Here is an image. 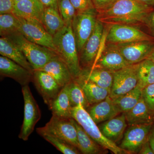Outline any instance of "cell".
<instances>
[{"label": "cell", "mask_w": 154, "mask_h": 154, "mask_svg": "<svg viewBox=\"0 0 154 154\" xmlns=\"http://www.w3.org/2000/svg\"><path fill=\"white\" fill-rule=\"evenodd\" d=\"M106 43H125L139 40H154V37L133 25L115 24L108 26Z\"/></svg>", "instance_id": "30bf717a"}, {"label": "cell", "mask_w": 154, "mask_h": 154, "mask_svg": "<svg viewBox=\"0 0 154 154\" xmlns=\"http://www.w3.org/2000/svg\"><path fill=\"white\" fill-rule=\"evenodd\" d=\"M57 1H58H58H59V0H57Z\"/></svg>", "instance_id": "f6af8a7d"}, {"label": "cell", "mask_w": 154, "mask_h": 154, "mask_svg": "<svg viewBox=\"0 0 154 154\" xmlns=\"http://www.w3.org/2000/svg\"><path fill=\"white\" fill-rule=\"evenodd\" d=\"M138 63L131 64L113 72V85L110 95L111 99L124 95L136 87L138 80Z\"/></svg>", "instance_id": "ba28073f"}, {"label": "cell", "mask_w": 154, "mask_h": 154, "mask_svg": "<svg viewBox=\"0 0 154 154\" xmlns=\"http://www.w3.org/2000/svg\"><path fill=\"white\" fill-rule=\"evenodd\" d=\"M18 18L20 21L19 32L29 41L56 52L53 36L45 29L41 22L35 20Z\"/></svg>", "instance_id": "9c48e42d"}, {"label": "cell", "mask_w": 154, "mask_h": 154, "mask_svg": "<svg viewBox=\"0 0 154 154\" xmlns=\"http://www.w3.org/2000/svg\"><path fill=\"white\" fill-rule=\"evenodd\" d=\"M39 135L45 140L51 143L62 153L64 154H78L80 153L79 150L76 147L70 143L68 142L53 135L46 133H41Z\"/></svg>", "instance_id": "1f68e13d"}, {"label": "cell", "mask_w": 154, "mask_h": 154, "mask_svg": "<svg viewBox=\"0 0 154 154\" xmlns=\"http://www.w3.org/2000/svg\"><path fill=\"white\" fill-rule=\"evenodd\" d=\"M71 117L101 146L110 150L115 154H123L128 152L116 145L115 143L110 140L102 134L99 127L96 125V122L82 105H79L72 107Z\"/></svg>", "instance_id": "277c9868"}, {"label": "cell", "mask_w": 154, "mask_h": 154, "mask_svg": "<svg viewBox=\"0 0 154 154\" xmlns=\"http://www.w3.org/2000/svg\"><path fill=\"white\" fill-rule=\"evenodd\" d=\"M68 91L72 107L82 105L86 108L90 105L83 89L75 79L69 83Z\"/></svg>", "instance_id": "4dcf8cb0"}, {"label": "cell", "mask_w": 154, "mask_h": 154, "mask_svg": "<svg viewBox=\"0 0 154 154\" xmlns=\"http://www.w3.org/2000/svg\"><path fill=\"white\" fill-rule=\"evenodd\" d=\"M76 12H82L95 8L92 0H70Z\"/></svg>", "instance_id": "e575fe53"}, {"label": "cell", "mask_w": 154, "mask_h": 154, "mask_svg": "<svg viewBox=\"0 0 154 154\" xmlns=\"http://www.w3.org/2000/svg\"><path fill=\"white\" fill-rule=\"evenodd\" d=\"M79 84L90 105H94L105 100L110 96L111 91L102 88L95 83L81 77L75 79Z\"/></svg>", "instance_id": "cb8c5ba5"}, {"label": "cell", "mask_w": 154, "mask_h": 154, "mask_svg": "<svg viewBox=\"0 0 154 154\" xmlns=\"http://www.w3.org/2000/svg\"><path fill=\"white\" fill-rule=\"evenodd\" d=\"M74 123L77 129L79 149L80 151L85 154L100 153L101 152V146L87 134L74 119Z\"/></svg>", "instance_id": "4316f807"}, {"label": "cell", "mask_w": 154, "mask_h": 154, "mask_svg": "<svg viewBox=\"0 0 154 154\" xmlns=\"http://www.w3.org/2000/svg\"><path fill=\"white\" fill-rule=\"evenodd\" d=\"M142 88L137 85L136 87L124 95L113 99L122 113H126L137 104L142 97Z\"/></svg>", "instance_id": "83f0119b"}, {"label": "cell", "mask_w": 154, "mask_h": 154, "mask_svg": "<svg viewBox=\"0 0 154 154\" xmlns=\"http://www.w3.org/2000/svg\"><path fill=\"white\" fill-rule=\"evenodd\" d=\"M0 54L10 59L30 71L33 72L32 66L22 51L8 38H0Z\"/></svg>", "instance_id": "44dd1931"}, {"label": "cell", "mask_w": 154, "mask_h": 154, "mask_svg": "<svg viewBox=\"0 0 154 154\" xmlns=\"http://www.w3.org/2000/svg\"><path fill=\"white\" fill-rule=\"evenodd\" d=\"M142 24L147 28L151 35L154 37V11H150L147 14L143 20Z\"/></svg>", "instance_id": "74e56055"}, {"label": "cell", "mask_w": 154, "mask_h": 154, "mask_svg": "<svg viewBox=\"0 0 154 154\" xmlns=\"http://www.w3.org/2000/svg\"><path fill=\"white\" fill-rule=\"evenodd\" d=\"M58 9L60 14L66 25H71L76 11L70 0H59Z\"/></svg>", "instance_id": "d6a6232c"}, {"label": "cell", "mask_w": 154, "mask_h": 154, "mask_svg": "<svg viewBox=\"0 0 154 154\" xmlns=\"http://www.w3.org/2000/svg\"><path fill=\"white\" fill-rule=\"evenodd\" d=\"M72 108L69 96L68 84L62 88L49 108L53 115L70 118L72 117Z\"/></svg>", "instance_id": "484cf974"}, {"label": "cell", "mask_w": 154, "mask_h": 154, "mask_svg": "<svg viewBox=\"0 0 154 154\" xmlns=\"http://www.w3.org/2000/svg\"><path fill=\"white\" fill-rule=\"evenodd\" d=\"M139 153L142 154H154V152L152 149L150 145L148 140L144 144L140 150L139 152Z\"/></svg>", "instance_id": "ab89813d"}, {"label": "cell", "mask_w": 154, "mask_h": 154, "mask_svg": "<svg viewBox=\"0 0 154 154\" xmlns=\"http://www.w3.org/2000/svg\"><path fill=\"white\" fill-rule=\"evenodd\" d=\"M39 70L49 74L62 87L74 79L68 67L58 55L54 57Z\"/></svg>", "instance_id": "e0dca14e"}, {"label": "cell", "mask_w": 154, "mask_h": 154, "mask_svg": "<svg viewBox=\"0 0 154 154\" xmlns=\"http://www.w3.org/2000/svg\"><path fill=\"white\" fill-rule=\"evenodd\" d=\"M138 1L145 5L152 8L154 6V0H138Z\"/></svg>", "instance_id": "b9f144b4"}, {"label": "cell", "mask_w": 154, "mask_h": 154, "mask_svg": "<svg viewBox=\"0 0 154 154\" xmlns=\"http://www.w3.org/2000/svg\"><path fill=\"white\" fill-rule=\"evenodd\" d=\"M20 21L19 18L14 14L0 15V35L6 37L19 32Z\"/></svg>", "instance_id": "f546056e"}, {"label": "cell", "mask_w": 154, "mask_h": 154, "mask_svg": "<svg viewBox=\"0 0 154 154\" xmlns=\"http://www.w3.org/2000/svg\"><path fill=\"white\" fill-rule=\"evenodd\" d=\"M138 83L141 88L154 84V63L147 58L138 63Z\"/></svg>", "instance_id": "f1b7e54d"}, {"label": "cell", "mask_w": 154, "mask_h": 154, "mask_svg": "<svg viewBox=\"0 0 154 154\" xmlns=\"http://www.w3.org/2000/svg\"><path fill=\"white\" fill-rule=\"evenodd\" d=\"M131 65L112 43H107L92 67L116 71Z\"/></svg>", "instance_id": "9a60e30c"}, {"label": "cell", "mask_w": 154, "mask_h": 154, "mask_svg": "<svg viewBox=\"0 0 154 154\" xmlns=\"http://www.w3.org/2000/svg\"><path fill=\"white\" fill-rule=\"evenodd\" d=\"M153 124V123L131 125L125 133L119 147L128 152H139L142 146L148 139L149 134Z\"/></svg>", "instance_id": "5bb4252c"}, {"label": "cell", "mask_w": 154, "mask_h": 154, "mask_svg": "<svg viewBox=\"0 0 154 154\" xmlns=\"http://www.w3.org/2000/svg\"><path fill=\"white\" fill-rule=\"evenodd\" d=\"M24 1V0H14V3L16 4V3L17 2H21V1Z\"/></svg>", "instance_id": "ee69618b"}, {"label": "cell", "mask_w": 154, "mask_h": 154, "mask_svg": "<svg viewBox=\"0 0 154 154\" xmlns=\"http://www.w3.org/2000/svg\"><path fill=\"white\" fill-rule=\"evenodd\" d=\"M6 37L22 51L33 70L42 68L49 61L58 55L52 50L29 41L20 32H16Z\"/></svg>", "instance_id": "3957f363"}, {"label": "cell", "mask_w": 154, "mask_h": 154, "mask_svg": "<svg viewBox=\"0 0 154 154\" xmlns=\"http://www.w3.org/2000/svg\"><path fill=\"white\" fill-rule=\"evenodd\" d=\"M88 113L97 124L111 119L121 112L109 96L102 102L93 105Z\"/></svg>", "instance_id": "d6986e66"}, {"label": "cell", "mask_w": 154, "mask_h": 154, "mask_svg": "<svg viewBox=\"0 0 154 154\" xmlns=\"http://www.w3.org/2000/svg\"><path fill=\"white\" fill-rule=\"evenodd\" d=\"M126 122L125 113H122L121 115L106 121L99 128L105 137L115 143L123 134L127 127Z\"/></svg>", "instance_id": "7402d4cb"}, {"label": "cell", "mask_w": 154, "mask_h": 154, "mask_svg": "<svg viewBox=\"0 0 154 154\" xmlns=\"http://www.w3.org/2000/svg\"><path fill=\"white\" fill-rule=\"evenodd\" d=\"M118 0H93V4L98 13L107 10Z\"/></svg>", "instance_id": "d590c367"}, {"label": "cell", "mask_w": 154, "mask_h": 154, "mask_svg": "<svg viewBox=\"0 0 154 154\" xmlns=\"http://www.w3.org/2000/svg\"><path fill=\"white\" fill-rule=\"evenodd\" d=\"M113 44L125 59L131 64H134L147 58L153 48L154 41L139 40Z\"/></svg>", "instance_id": "4fadbf2b"}, {"label": "cell", "mask_w": 154, "mask_h": 154, "mask_svg": "<svg viewBox=\"0 0 154 154\" xmlns=\"http://www.w3.org/2000/svg\"><path fill=\"white\" fill-rule=\"evenodd\" d=\"M22 93L24 100V117L19 137L27 141L41 118V111L28 85L22 86Z\"/></svg>", "instance_id": "52a82bcc"}, {"label": "cell", "mask_w": 154, "mask_h": 154, "mask_svg": "<svg viewBox=\"0 0 154 154\" xmlns=\"http://www.w3.org/2000/svg\"><path fill=\"white\" fill-rule=\"evenodd\" d=\"M57 55L68 67L74 79L80 76L82 68L71 25H65L53 36Z\"/></svg>", "instance_id": "7a4b0ae2"}, {"label": "cell", "mask_w": 154, "mask_h": 154, "mask_svg": "<svg viewBox=\"0 0 154 154\" xmlns=\"http://www.w3.org/2000/svg\"><path fill=\"white\" fill-rule=\"evenodd\" d=\"M0 74L11 78L22 86L33 81V72L30 71L5 57H0Z\"/></svg>", "instance_id": "2e32d148"}, {"label": "cell", "mask_w": 154, "mask_h": 154, "mask_svg": "<svg viewBox=\"0 0 154 154\" xmlns=\"http://www.w3.org/2000/svg\"><path fill=\"white\" fill-rule=\"evenodd\" d=\"M125 113L127 122L130 126L154 123V113L149 110L142 97L133 108Z\"/></svg>", "instance_id": "603a6c76"}, {"label": "cell", "mask_w": 154, "mask_h": 154, "mask_svg": "<svg viewBox=\"0 0 154 154\" xmlns=\"http://www.w3.org/2000/svg\"><path fill=\"white\" fill-rule=\"evenodd\" d=\"M148 140L154 152V123L149 134Z\"/></svg>", "instance_id": "60d3db41"}, {"label": "cell", "mask_w": 154, "mask_h": 154, "mask_svg": "<svg viewBox=\"0 0 154 154\" xmlns=\"http://www.w3.org/2000/svg\"><path fill=\"white\" fill-rule=\"evenodd\" d=\"M14 5V0H0V14H13Z\"/></svg>", "instance_id": "8d00e7d4"}, {"label": "cell", "mask_w": 154, "mask_h": 154, "mask_svg": "<svg viewBox=\"0 0 154 154\" xmlns=\"http://www.w3.org/2000/svg\"><path fill=\"white\" fill-rule=\"evenodd\" d=\"M104 24L97 19L93 33L79 54L80 65L83 67L82 69L91 67L95 63L104 36Z\"/></svg>", "instance_id": "8fae6325"}, {"label": "cell", "mask_w": 154, "mask_h": 154, "mask_svg": "<svg viewBox=\"0 0 154 154\" xmlns=\"http://www.w3.org/2000/svg\"><path fill=\"white\" fill-rule=\"evenodd\" d=\"M98 12L95 8L76 12L72 23L79 54L93 33L97 20Z\"/></svg>", "instance_id": "5b68a950"}, {"label": "cell", "mask_w": 154, "mask_h": 154, "mask_svg": "<svg viewBox=\"0 0 154 154\" xmlns=\"http://www.w3.org/2000/svg\"><path fill=\"white\" fill-rule=\"evenodd\" d=\"M147 58L150 60H151L154 63V46L149 56Z\"/></svg>", "instance_id": "7bdbcfd3"}, {"label": "cell", "mask_w": 154, "mask_h": 154, "mask_svg": "<svg viewBox=\"0 0 154 154\" xmlns=\"http://www.w3.org/2000/svg\"><path fill=\"white\" fill-rule=\"evenodd\" d=\"M153 10L138 0H118L109 8L98 13L97 19L104 25H133L142 24L149 12Z\"/></svg>", "instance_id": "6da1fadb"}, {"label": "cell", "mask_w": 154, "mask_h": 154, "mask_svg": "<svg viewBox=\"0 0 154 154\" xmlns=\"http://www.w3.org/2000/svg\"><path fill=\"white\" fill-rule=\"evenodd\" d=\"M41 23L46 31L52 36L66 25L59 10L49 7H45Z\"/></svg>", "instance_id": "d4e9b609"}, {"label": "cell", "mask_w": 154, "mask_h": 154, "mask_svg": "<svg viewBox=\"0 0 154 154\" xmlns=\"http://www.w3.org/2000/svg\"><path fill=\"white\" fill-rule=\"evenodd\" d=\"M36 131L38 134L46 133L60 138L79 149L77 129L72 117H60L52 114L45 126L37 128Z\"/></svg>", "instance_id": "8992f818"}, {"label": "cell", "mask_w": 154, "mask_h": 154, "mask_svg": "<svg viewBox=\"0 0 154 154\" xmlns=\"http://www.w3.org/2000/svg\"><path fill=\"white\" fill-rule=\"evenodd\" d=\"M142 97L149 110L154 113V84L143 89Z\"/></svg>", "instance_id": "836d02e7"}, {"label": "cell", "mask_w": 154, "mask_h": 154, "mask_svg": "<svg viewBox=\"0 0 154 154\" xmlns=\"http://www.w3.org/2000/svg\"><path fill=\"white\" fill-rule=\"evenodd\" d=\"M32 82L49 108L63 88L49 74L41 70H33Z\"/></svg>", "instance_id": "7c38bea8"}, {"label": "cell", "mask_w": 154, "mask_h": 154, "mask_svg": "<svg viewBox=\"0 0 154 154\" xmlns=\"http://www.w3.org/2000/svg\"><path fill=\"white\" fill-rule=\"evenodd\" d=\"M44 9L39 0H24L15 4L13 14L19 18L36 20L41 23Z\"/></svg>", "instance_id": "ac0fdd59"}, {"label": "cell", "mask_w": 154, "mask_h": 154, "mask_svg": "<svg viewBox=\"0 0 154 154\" xmlns=\"http://www.w3.org/2000/svg\"><path fill=\"white\" fill-rule=\"evenodd\" d=\"M45 8H52L59 10L57 0H39Z\"/></svg>", "instance_id": "f35d334b"}, {"label": "cell", "mask_w": 154, "mask_h": 154, "mask_svg": "<svg viewBox=\"0 0 154 154\" xmlns=\"http://www.w3.org/2000/svg\"><path fill=\"white\" fill-rule=\"evenodd\" d=\"M113 72L98 67H91L82 69L79 77L111 91L113 85Z\"/></svg>", "instance_id": "ffe728a7"}]
</instances>
